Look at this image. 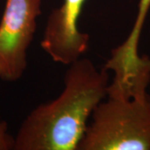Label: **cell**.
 Returning a JSON list of instances; mask_svg holds the SVG:
<instances>
[{"mask_svg": "<svg viewBox=\"0 0 150 150\" xmlns=\"http://www.w3.org/2000/svg\"><path fill=\"white\" fill-rule=\"evenodd\" d=\"M68 66L63 91L28 114L13 150H78L93 112L107 95L109 77L83 57Z\"/></svg>", "mask_w": 150, "mask_h": 150, "instance_id": "1", "label": "cell"}, {"mask_svg": "<svg viewBox=\"0 0 150 150\" xmlns=\"http://www.w3.org/2000/svg\"><path fill=\"white\" fill-rule=\"evenodd\" d=\"M150 56L129 79H113L78 150H150Z\"/></svg>", "mask_w": 150, "mask_h": 150, "instance_id": "2", "label": "cell"}, {"mask_svg": "<svg viewBox=\"0 0 150 150\" xmlns=\"http://www.w3.org/2000/svg\"><path fill=\"white\" fill-rule=\"evenodd\" d=\"M42 0H6L0 20V79L13 83L24 74L28 50L37 29Z\"/></svg>", "mask_w": 150, "mask_h": 150, "instance_id": "3", "label": "cell"}, {"mask_svg": "<svg viewBox=\"0 0 150 150\" xmlns=\"http://www.w3.org/2000/svg\"><path fill=\"white\" fill-rule=\"evenodd\" d=\"M87 0H64L49 13L40 45L52 60L69 65L88 48L90 36L81 32L79 20Z\"/></svg>", "mask_w": 150, "mask_h": 150, "instance_id": "4", "label": "cell"}, {"mask_svg": "<svg viewBox=\"0 0 150 150\" xmlns=\"http://www.w3.org/2000/svg\"><path fill=\"white\" fill-rule=\"evenodd\" d=\"M14 137L8 132V124L0 118V150H13Z\"/></svg>", "mask_w": 150, "mask_h": 150, "instance_id": "5", "label": "cell"}]
</instances>
